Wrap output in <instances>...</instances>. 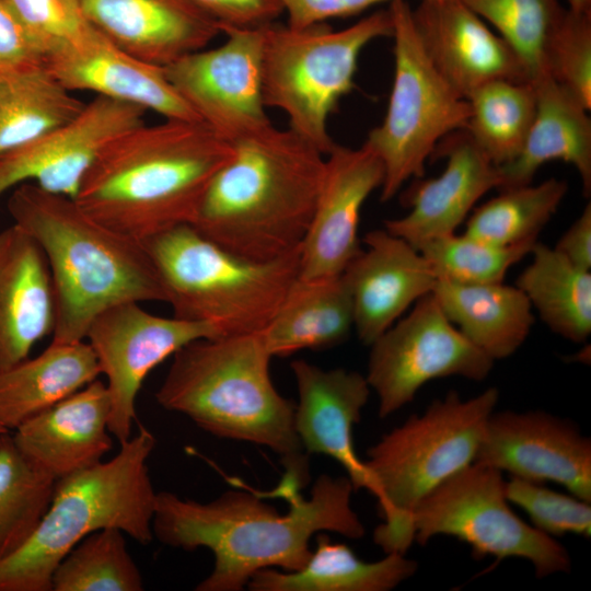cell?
Segmentation results:
<instances>
[{
  "label": "cell",
  "instance_id": "obj_1",
  "mask_svg": "<svg viewBox=\"0 0 591 591\" xmlns=\"http://www.w3.org/2000/svg\"><path fill=\"white\" fill-rule=\"evenodd\" d=\"M354 486L347 476L320 475L309 498L299 489L275 490L290 509L281 514L255 495L229 490L207 503L159 491L152 519L153 537L162 544L195 551L208 548L211 572L197 591H240L265 568L301 569L320 532L360 538L364 526L351 507Z\"/></svg>",
  "mask_w": 591,
  "mask_h": 591
},
{
  "label": "cell",
  "instance_id": "obj_2",
  "mask_svg": "<svg viewBox=\"0 0 591 591\" xmlns=\"http://www.w3.org/2000/svg\"><path fill=\"white\" fill-rule=\"evenodd\" d=\"M194 217L201 235L255 262L301 247L323 181L325 155L290 128L273 125L233 142Z\"/></svg>",
  "mask_w": 591,
  "mask_h": 591
},
{
  "label": "cell",
  "instance_id": "obj_3",
  "mask_svg": "<svg viewBox=\"0 0 591 591\" xmlns=\"http://www.w3.org/2000/svg\"><path fill=\"white\" fill-rule=\"evenodd\" d=\"M233 144L199 121L164 119L130 129L85 174L74 197L93 219L143 241L190 224Z\"/></svg>",
  "mask_w": 591,
  "mask_h": 591
},
{
  "label": "cell",
  "instance_id": "obj_4",
  "mask_svg": "<svg viewBox=\"0 0 591 591\" xmlns=\"http://www.w3.org/2000/svg\"><path fill=\"white\" fill-rule=\"evenodd\" d=\"M8 210L46 258L55 299L54 341L84 340L92 321L113 305L165 302L142 241L96 221L73 198L23 183L13 188Z\"/></svg>",
  "mask_w": 591,
  "mask_h": 591
},
{
  "label": "cell",
  "instance_id": "obj_5",
  "mask_svg": "<svg viewBox=\"0 0 591 591\" xmlns=\"http://www.w3.org/2000/svg\"><path fill=\"white\" fill-rule=\"evenodd\" d=\"M172 357L154 395L161 407L187 416L215 437L270 449L281 457L287 479L301 487L309 482L296 404L274 385L263 332L200 338Z\"/></svg>",
  "mask_w": 591,
  "mask_h": 591
},
{
  "label": "cell",
  "instance_id": "obj_6",
  "mask_svg": "<svg viewBox=\"0 0 591 591\" xmlns=\"http://www.w3.org/2000/svg\"><path fill=\"white\" fill-rule=\"evenodd\" d=\"M155 442L153 433L141 427L109 461L57 479L35 533L0 563V591H51L59 561L99 530L116 528L149 544L157 493L148 459Z\"/></svg>",
  "mask_w": 591,
  "mask_h": 591
},
{
  "label": "cell",
  "instance_id": "obj_7",
  "mask_svg": "<svg viewBox=\"0 0 591 591\" xmlns=\"http://www.w3.org/2000/svg\"><path fill=\"white\" fill-rule=\"evenodd\" d=\"M173 316L206 323L220 336L262 333L299 276L300 248L255 262L181 224L142 241Z\"/></svg>",
  "mask_w": 591,
  "mask_h": 591
},
{
  "label": "cell",
  "instance_id": "obj_8",
  "mask_svg": "<svg viewBox=\"0 0 591 591\" xmlns=\"http://www.w3.org/2000/svg\"><path fill=\"white\" fill-rule=\"evenodd\" d=\"M498 398L495 387L466 401L451 391L368 450L364 463L383 519L373 540L386 554L406 553L414 541L412 515L417 505L474 463Z\"/></svg>",
  "mask_w": 591,
  "mask_h": 591
},
{
  "label": "cell",
  "instance_id": "obj_9",
  "mask_svg": "<svg viewBox=\"0 0 591 591\" xmlns=\"http://www.w3.org/2000/svg\"><path fill=\"white\" fill-rule=\"evenodd\" d=\"M391 35L389 9L337 31L327 23L300 28L267 25L262 63L266 107L282 111L292 131L328 154L336 143L327 120L354 86L361 51L374 39Z\"/></svg>",
  "mask_w": 591,
  "mask_h": 591
},
{
  "label": "cell",
  "instance_id": "obj_10",
  "mask_svg": "<svg viewBox=\"0 0 591 591\" xmlns=\"http://www.w3.org/2000/svg\"><path fill=\"white\" fill-rule=\"evenodd\" d=\"M389 11L393 84L386 114L363 143L383 166L382 201L393 198L408 179L421 177L437 146L464 129L471 113L467 100L449 85L426 55L408 1L393 0Z\"/></svg>",
  "mask_w": 591,
  "mask_h": 591
},
{
  "label": "cell",
  "instance_id": "obj_11",
  "mask_svg": "<svg viewBox=\"0 0 591 591\" xmlns=\"http://www.w3.org/2000/svg\"><path fill=\"white\" fill-rule=\"evenodd\" d=\"M501 473L472 463L440 484L413 512L414 541L425 545L436 535L454 536L471 546L476 559L494 556V566L524 558L537 578L569 571L567 549L512 511Z\"/></svg>",
  "mask_w": 591,
  "mask_h": 591
},
{
  "label": "cell",
  "instance_id": "obj_12",
  "mask_svg": "<svg viewBox=\"0 0 591 591\" xmlns=\"http://www.w3.org/2000/svg\"><path fill=\"white\" fill-rule=\"evenodd\" d=\"M370 347L366 379L378 395L381 418L410 403L429 381H482L494 366L445 316L432 293L420 298Z\"/></svg>",
  "mask_w": 591,
  "mask_h": 591
},
{
  "label": "cell",
  "instance_id": "obj_13",
  "mask_svg": "<svg viewBox=\"0 0 591 591\" xmlns=\"http://www.w3.org/2000/svg\"><path fill=\"white\" fill-rule=\"evenodd\" d=\"M267 26V25H266ZM227 27V39L163 67L201 124L233 142L270 126L263 97L265 27Z\"/></svg>",
  "mask_w": 591,
  "mask_h": 591
},
{
  "label": "cell",
  "instance_id": "obj_14",
  "mask_svg": "<svg viewBox=\"0 0 591 591\" xmlns=\"http://www.w3.org/2000/svg\"><path fill=\"white\" fill-rule=\"evenodd\" d=\"M220 337L206 323L164 317L139 302H124L100 313L84 340L93 349L111 398L108 429L119 443L131 437L136 402L148 374L183 346Z\"/></svg>",
  "mask_w": 591,
  "mask_h": 591
},
{
  "label": "cell",
  "instance_id": "obj_15",
  "mask_svg": "<svg viewBox=\"0 0 591 591\" xmlns=\"http://www.w3.org/2000/svg\"><path fill=\"white\" fill-rule=\"evenodd\" d=\"M136 105L94 96L70 119L32 143L0 158V196L23 183L76 197L103 151L130 129L144 124Z\"/></svg>",
  "mask_w": 591,
  "mask_h": 591
},
{
  "label": "cell",
  "instance_id": "obj_16",
  "mask_svg": "<svg viewBox=\"0 0 591 591\" xmlns=\"http://www.w3.org/2000/svg\"><path fill=\"white\" fill-rule=\"evenodd\" d=\"M474 463L557 483L591 502V441L571 421L548 413H493Z\"/></svg>",
  "mask_w": 591,
  "mask_h": 591
},
{
  "label": "cell",
  "instance_id": "obj_17",
  "mask_svg": "<svg viewBox=\"0 0 591 591\" xmlns=\"http://www.w3.org/2000/svg\"><path fill=\"white\" fill-rule=\"evenodd\" d=\"M384 171L366 146L335 144L325 169L313 217L300 247L299 277L341 275L360 253V212L370 194L381 187Z\"/></svg>",
  "mask_w": 591,
  "mask_h": 591
},
{
  "label": "cell",
  "instance_id": "obj_18",
  "mask_svg": "<svg viewBox=\"0 0 591 591\" xmlns=\"http://www.w3.org/2000/svg\"><path fill=\"white\" fill-rule=\"evenodd\" d=\"M413 19L429 60L461 97L496 80L530 82L517 53L462 0H420Z\"/></svg>",
  "mask_w": 591,
  "mask_h": 591
},
{
  "label": "cell",
  "instance_id": "obj_19",
  "mask_svg": "<svg viewBox=\"0 0 591 591\" xmlns=\"http://www.w3.org/2000/svg\"><path fill=\"white\" fill-rule=\"evenodd\" d=\"M366 250L341 274L354 309V328L370 346L420 298L431 293L437 277L425 257L385 229L368 232Z\"/></svg>",
  "mask_w": 591,
  "mask_h": 591
},
{
  "label": "cell",
  "instance_id": "obj_20",
  "mask_svg": "<svg viewBox=\"0 0 591 591\" xmlns=\"http://www.w3.org/2000/svg\"><path fill=\"white\" fill-rule=\"evenodd\" d=\"M298 390L294 425L305 454L327 455L347 473L354 489L375 496V486L354 448L352 429L371 387L364 375L343 368L324 370L305 360L290 364Z\"/></svg>",
  "mask_w": 591,
  "mask_h": 591
},
{
  "label": "cell",
  "instance_id": "obj_21",
  "mask_svg": "<svg viewBox=\"0 0 591 591\" xmlns=\"http://www.w3.org/2000/svg\"><path fill=\"white\" fill-rule=\"evenodd\" d=\"M45 65L73 93L89 91L154 112L164 119L199 121L162 67L134 57L94 27L78 42L49 55Z\"/></svg>",
  "mask_w": 591,
  "mask_h": 591
},
{
  "label": "cell",
  "instance_id": "obj_22",
  "mask_svg": "<svg viewBox=\"0 0 591 591\" xmlns=\"http://www.w3.org/2000/svg\"><path fill=\"white\" fill-rule=\"evenodd\" d=\"M89 23L146 62L165 67L221 33L192 0H79Z\"/></svg>",
  "mask_w": 591,
  "mask_h": 591
},
{
  "label": "cell",
  "instance_id": "obj_23",
  "mask_svg": "<svg viewBox=\"0 0 591 591\" xmlns=\"http://www.w3.org/2000/svg\"><path fill=\"white\" fill-rule=\"evenodd\" d=\"M433 154L447 158L442 173L409 192L407 215L384 222L385 230L415 248L454 233L474 205L490 189H498L500 183L498 166L464 129L447 136Z\"/></svg>",
  "mask_w": 591,
  "mask_h": 591
},
{
  "label": "cell",
  "instance_id": "obj_24",
  "mask_svg": "<svg viewBox=\"0 0 591 591\" xmlns=\"http://www.w3.org/2000/svg\"><path fill=\"white\" fill-rule=\"evenodd\" d=\"M111 398L95 379L13 430L19 451L56 480L102 462L113 445Z\"/></svg>",
  "mask_w": 591,
  "mask_h": 591
},
{
  "label": "cell",
  "instance_id": "obj_25",
  "mask_svg": "<svg viewBox=\"0 0 591 591\" xmlns=\"http://www.w3.org/2000/svg\"><path fill=\"white\" fill-rule=\"evenodd\" d=\"M55 299L40 247L16 224L0 232V370L53 334Z\"/></svg>",
  "mask_w": 591,
  "mask_h": 591
},
{
  "label": "cell",
  "instance_id": "obj_26",
  "mask_svg": "<svg viewBox=\"0 0 591 591\" xmlns=\"http://www.w3.org/2000/svg\"><path fill=\"white\" fill-rule=\"evenodd\" d=\"M535 117L519 154L498 166V189L531 184L542 165L563 161L580 176L583 195L591 193V119L575 96L549 78L534 84Z\"/></svg>",
  "mask_w": 591,
  "mask_h": 591
},
{
  "label": "cell",
  "instance_id": "obj_27",
  "mask_svg": "<svg viewBox=\"0 0 591 591\" xmlns=\"http://www.w3.org/2000/svg\"><path fill=\"white\" fill-rule=\"evenodd\" d=\"M431 293L455 327L494 361L513 355L535 321L529 299L515 285L437 279Z\"/></svg>",
  "mask_w": 591,
  "mask_h": 591
},
{
  "label": "cell",
  "instance_id": "obj_28",
  "mask_svg": "<svg viewBox=\"0 0 591 591\" xmlns=\"http://www.w3.org/2000/svg\"><path fill=\"white\" fill-rule=\"evenodd\" d=\"M101 374L86 340L54 341L39 355L0 370V422L10 431Z\"/></svg>",
  "mask_w": 591,
  "mask_h": 591
},
{
  "label": "cell",
  "instance_id": "obj_29",
  "mask_svg": "<svg viewBox=\"0 0 591 591\" xmlns=\"http://www.w3.org/2000/svg\"><path fill=\"white\" fill-rule=\"evenodd\" d=\"M352 328V301L343 275L317 279L298 276L263 336L273 357H287L304 349L337 346Z\"/></svg>",
  "mask_w": 591,
  "mask_h": 591
},
{
  "label": "cell",
  "instance_id": "obj_30",
  "mask_svg": "<svg viewBox=\"0 0 591 591\" xmlns=\"http://www.w3.org/2000/svg\"><path fill=\"white\" fill-rule=\"evenodd\" d=\"M417 563L402 553L364 561L350 547L320 532L306 564L296 571L265 568L247 583L252 591H387L410 578Z\"/></svg>",
  "mask_w": 591,
  "mask_h": 591
},
{
  "label": "cell",
  "instance_id": "obj_31",
  "mask_svg": "<svg viewBox=\"0 0 591 591\" xmlns=\"http://www.w3.org/2000/svg\"><path fill=\"white\" fill-rule=\"evenodd\" d=\"M84 103L45 63L0 70V158L67 121Z\"/></svg>",
  "mask_w": 591,
  "mask_h": 591
},
{
  "label": "cell",
  "instance_id": "obj_32",
  "mask_svg": "<svg viewBox=\"0 0 591 591\" xmlns=\"http://www.w3.org/2000/svg\"><path fill=\"white\" fill-rule=\"evenodd\" d=\"M532 262L520 273L515 286L548 328L573 343L591 334V273L571 264L554 247L538 241Z\"/></svg>",
  "mask_w": 591,
  "mask_h": 591
},
{
  "label": "cell",
  "instance_id": "obj_33",
  "mask_svg": "<svg viewBox=\"0 0 591 591\" xmlns=\"http://www.w3.org/2000/svg\"><path fill=\"white\" fill-rule=\"evenodd\" d=\"M466 100L471 113L464 130L495 165L511 162L521 151L535 117L534 85L496 80Z\"/></svg>",
  "mask_w": 591,
  "mask_h": 591
},
{
  "label": "cell",
  "instance_id": "obj_34",
  "mask_svg": "<svg viewBox=\"0 0 591 591\" xmlns=\"http://www.w3.org/2000/svg\"><path fill=\"white\" fill-rule=\"evenodd\" d=\"M568 192L564 179L499 189L466 221L465 233L485 242L511 246L537 241Z\"/></svg>",
  "mask_w": 591,
  "mask_h": 591
},
{
  "label": "cell",
  "instance_id": "obj_35",
  "mask_svg": "<svg viewBox=\"0 0 591 591\" xmlns=\"http://www.w3.org/2000/svg\"><path fill=\"white\" fill-rule=\"evenodd\" d=\"M56 479L34 466L11 432L0 442V563L24 546L37 530Z\"/></svg>",
  "mask_w": 591,
  "mask_h": 591
},
{
  "label": "cell",
  "instance_id": "obj_36",
  "mask_svg": "<svg viewBox=\"0 0 591 591\" xmlns=\"http://www.w3.org/2000/svg\"><path fill=\"white\" fill-rule=\"evenodd\" d=\"M125 535L107 528L84 537L55 568L51 591H142V576Z\"/></svg>",
  "mask_w": 591,
  "mask_h": 591
},
{
  "label": "cell",
  "instance_id": "obj_37",
  "mask_svg": "<svg viewBox=\"0 0 591 591\" xmlns=\"http://www.w3.org/2000/svg\"><path fill=\"white\" fill-rule=\"evenodd\" d=\"M517 53L532 84L545 77V54L566 7L559 0H462Z\"/></svg>",
  "mask_w": 591,
  "mask_h": 591
},
{
  "label": "cell",
  "instance_id": "obj_38",
  "mask_svg": "<svg viewBox=\"0 0 591 591\" xmlns=\"http://www.w3.org/2000/svg\"><path fill=\"white\" fill-rule=\"evenodd\" d=\"M536 241L499 246L465 232L439 236L418 245L437 279L461 283H488L503 280L507 271L531 253Z\"/></svg>",
  "mask_w": 591,
  "mask_h": 591
},
{
  "label": "cell",
  "instance_id": "obj_39",
  "mask_svg": "<svg viewBox=\"0 0 591 591\" xmlns=\"http://www.w3.org/2000/svg\"><path fill=\"white\" fill-rule=\"evenodd\" d=\"M545 77L591 108V10L566 7L545 54Z\"/></svg>",
  "mask_w": 591,
  "mask_h": 591
},
{
  "label": "cell",
  "instance_id": "obj_40",
  "mask_svg": "<svg viewBox=\"0 0 591 591\" xmlns=\"http://www.w3.org/2000/svg\"><path fill=\"white\" fill-rule=\"evenodd\" d=\"M506 497L529 515L534 528L549 536L568 533L590 536L589 501L514 476L506 482Z\"/></svg>",
  "mask_w": 591,
  "mask_h": 591
},
{
  "label": "cell",
  "instance_id": "obj_41",
  "mask_svg": "<svg viewBox=\"0 0 591 591\" xmlns=\"http://www.w3.org/2000/svg\"><path fill=\"white\" fill-rule=\"evenodd\" d=\"M46 58L78 42L93 26L79 0H4Z\"/></svg>",
  "mask_w": 591,
  "mask_h": 591
},
{
  "label": "cell",
  "instance_id": "obj_42",
  "mask_svg": "<svg viewBox=\"0 0 591 591\" xmlns=\"http://www.w3.org/2000/svg\"><path fill=\"white\" fill-rule=\"evenodd\" d=\"M220 30L257 28L275 23L283 13L279 0H192Z\"/></svg>",
  "mask_w": 591,
  "mask_h": 591
},
{
  "label": "cell",
  "instance_id": "obj_43",
  "mask_svg": "<svg viewBox=\"0 0 591 591\" xmlns=\"http://www.w3.org/2000/svg\"><path fill=\"white\" fill-rule=\"evenodd\" d=\"M290 27H306L331 19L348 18L393 0H279Z\"/></svg>",
  "mask_w": 591,
  "mask_h": 591
},
{
  "label": "cell",
  "instance_id": "obj_44",
  "mask_svg": "<svg viewBox=\"0 0 591 591\" xmlns=\"http://www.w3.org/2000/svg\"><path fill=\"white\" fill-rule=\"evenodd\" d=\"M45 63V55L4 0H0V70Z\"/></svg>",
  "mask_w": 591,
  "mask_h": 591
},
{
  "label": "cell",
  "instance_id": "obj_45",
  "mask_svg": "<svg viewBox=\"0 0 591 591\" xmlns=\"http://www.w3.org/2000/svg\"><path fill=\"white\" fill-rule=\"evenodd\" d=\"M575 266L591 269V205L583 208L580 216L564 232L554 246Z\"/></svg>",
  "mask_w": 591,
  "mask_h": 591
},
{
  "label": "cell",
  "instance_id": "obj_46",
  "mask_svg": "<svg viewBox=\"0 0 591 591\" xmlns=\"http://www.w3.org/2000/svg\"><path fill=\"white\" fill-rule=\"evenodd\" d=\"M567 7L577 11H590L591 0H566Z\"/></svg>",
  "mask_w": 591,
  "mask_h": 591
},
{
  "label": "cell",
  "instance_id": "obj_47",
  "mask_svg": "<svg viewBox=\"0 0 591 591\" xmlns=\"http://www.w3.org/2000/svg\"><path fill=\"white\" fill-rule=\"evenodd\" d=\"M11 432L10 430H8L1 422H0V442L1 440L3 439V437Z\"/></svg>",
  "mask_w": 591,
  "mask_h": 591
}]
</instances>
